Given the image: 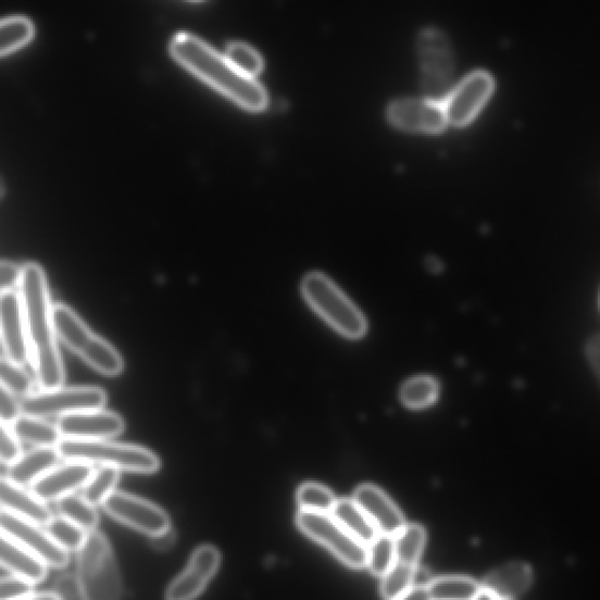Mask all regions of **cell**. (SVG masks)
I'll list each match as a JSON object with an SVG mask.
<instances>
[{
  "label": "cell",
  "instance_id": "d4e9b609",
  "mask_svg": "<svg viewBox=\"0 0 600 600\" xmlns=\"http://www.w3.org/2000/svg\"><path fill=\"white\" fill-rule=\"evenodd\" d=\"M59 515L78 524L87 533L97 530L99 524V514L96 505L88 502L82 495L74 492L65 495L62 499L55 501Z\"/></svg>",
  "mask_w": 600,
  "mask_h": 600
},
{
  "label": "cell",
  "instance_id": "5bb4252c",
  "mask_svg": "<svg viewBox=\"0 0 600 600\" xmlns=\"http://www.w3.org/2000/svg\"><path fill=\"white\" fill-rule=\"evenodd\" d=\"M493 80L487 72H475L464 79L443 103L448 124L463 127L483 110L493 91Z\"/></svg>",
  "mask_w": 600,
  "mask_h": 600
},
{
  "label": "cell",
  "instance_id": "f1b7e54d",
  "mask_svg": "<svg viewBox=\"0 0 600 600\" xmlns=\"http://www.w3.org/2000/svg\"><path fill=\"white\" fill-rule=\"evenodd\" d=\"M439 397V384L430 377H416L401 388L400 398L404 407L422 410L430 407Z\"/></svg>",
  "mask_w": 600,
  "mask_h": 600
},
{
  "label": "cell",
  "instance_id": "9c48e42d",
  "mask_svg": "<svg viewBox=\"0 0 600 600\" xmlns=\"http://www.w3.org/2000/svg\"><path fill=\"white\" fill-rule=\"evenodd\" d=\"M24 414L39 417L62 416L107 407L108 395L100 387H59L40 389L21 399Z\"/></svg>",
  "mask_w": 600,
  "mask_h": 600
},
{
  "label": "cell",
  "instance_id": "7c38bea8",
  "mask_svg": "<svg viewBox=\"0 0 600 600\" xmlns=\"http://www.w3.org/2000/svg\"><path fill=\"white\" fill-rule=\"evenodd\" d=\"M0 332L4 355L11 362L22 366L33 362L20 290L2 291L0 296Z\"/></svg>",
  "mask_w": 600,
  "mask_h": 600
},
{
  "label": "cell",
  "instance_id": "6da1fadb",
  "mask_svg": "<svg viewBox=\"0 0 600 600\" xmlns=\"http://www.w3.org/2000/svg\"><path fill=\"white\" fill-rule=\"evenodd\" d=\"M23 299L33 365L40 389L62 387L65 370L58 348L53 307L47 274L34 262L23 265L20 287Z\"/></svg>",
  "mask_w": 600,
  "mask_h": 600
},
{
  "label": "cell",
  "instance_id": "b9f144b4",
  "mask_svg": "<svg viewBox=\"0 0 600 600\" xmlns=\"http://www.w3.org/2000/svg\"><path fill=\"white\" fill-rule=\"evenodd\" d=\"M589 363L600 382V335L595 336L587 345Z\"/></svg>",
  "mask_w": 600,
  "mask_h": 600
},
{
  "label": "cell",
  "instance_id": "7402d4cb",
  "mask_svg": "<svg viewBox=\"0 0 600 600\" xmlns=\"http://www.w3.org/2000/svg\"><path fill=\"white\" fill-rule=\"evenodd\" d=\"M62 459L57 447H36L8 466L7 476L21 486H32Z\"/></svg>",
  "mask_w": 600,
  "mask_h": 600
},
{
  "label": "cell",
  "instance_id": "ba28073f",
  "mask_svg": "<svg viewBox=\"0 0 600 600\" xmlns=\"http://www.w3.org/2000/svg\"><path fill=\"white\" fill-rule=\"evenodd\" d=\"M297 524L300 530L335 553L345 564L355 568L367 566L368 547L345 529L333 514L300 509Z\"/></svg>",
  "mask_w": 600,
  "mask_h": 600
},
{
  "label": "cell",
  "instance_id": "ac0fdd59",
  "mask_svg": "<svg viewBox=\"0 0 600 600\" xmlns=\"http://www.w3.org/2000/svg\"><path fill=\"white\" fill-rule=\"evenodd\" d=\"M353 500L364 510L379 534L397 536L407 525L398 507L377 487L360 486Z\"/></svg>",
  "mask_w": 600,
  "mask_h": 600
},
{
  "label": "cell",
  "instance_id": "30bf717a",
  "mask_svg": "<svg viewBox=\"0 0 600 600\" xmlns=\"http://www.w3.org/2000/svg\"><path fill=\"white\" fill-rule=\"evenodd\" d=\"M101 507L112 518L149 537L172 529L171 517L162 508L125 491L115 490Z\"/></svg>",
  "mask_w": 600,
  "mask_h": 600
},
{
  "label": "cell",
  "instance_id": "52a82bcc",
  "mask_svg": "<svg viewBox=\"0 0 600 600\" xmlns=\"http://www.w3.org/2000/svg\"><path fill=\"white\" fill-rule=\"evenodd\" d=\"M417 51L426 99L443 104L454 89V60L448 39L439 29H425L418 38Z\"/></svg>",
  "mask_w": 600,
  "mask_h": 600
},
{
  "label": "cell",
  "instance_id": "bcb514c9",
  "mask_svg": "<svg viewBox=\"0 0 600 600\" xmlns=\"http://www.w3.org/2000/svg\"><path fill=\"white\" fill-rule=\"evenodd\" d=\"M191 2H201V0H191Z\"/></svg>",
  "mask_w": 600,
  "mask_h": 600
},
{
  "label": "cell",
  "instance_id": "83f0119b",
  "mask_svg": "<svg viewBox=\"0 0 600 600\" xmlns=\"http://www.w3.org/2000/svg\"><path fill=\"white\" fill-rule=\"evenodd\" d=\"M120 473L122 471L113 466L98 467L83 488V497L96 507L102 505L116 490Z\"/></svg>",
  "mask_w": 600,
  "mask_h": 600
},
{
  "label": "cell",
  "instance_id": "44dd1931",
  "mask_svg": "<svg viewBox=\"0 0 600 600\" xmlns=\"http://www.w3.org/2000/svg\"><path fill=\"white\" fill-rule=\"evenodd\" d=\"M0 564L11 575L34 585L43 582L48 576L49 565L47 563L3 533L0 535Z\"/></svg>",
  "mask_w": 600,
  "mask_h": 600
},
{
  "label": "cell",
  "instance_id": "836d02e7",
  "mask_svg": "<svg viewBox=\"0 0 600 600\" xmlns=\"http://www.w3.org/2000/svg\"><path fill=\"white\" fill-rule=\"evenodd\" d=\"M0 385L23 399L34 393L35 383L24 366L11 362L5 355L0 363Z\"/></svg>",
  "mask_w": 600,
  "mask_h": 600
},
{
  "label": "cell",
  "instance_id": "f546056e",
  "mask_svg": "<svg viewBox=\"0 0 600 600\" xmlns=\"http://www.w3.org/2000/svg\"><path fill=\"white\" fill-rule=\"evenodd\" d=\"M395 538L397 561L416 566L426 543V532L422 525H404Z\"/></svg>",
  "mask_w": 600,
  "mask_h": 600
},
{
  "label": "cell",
  "instance_id": "74e56055",
  "mask_svg": "<svg viewBox=\"0 0 600 600\" xmlns=\"http://www.w3.org/2000/svg\"><path fill=\"white\" fill-rule=\"evenodd\" d=\"M23 414L21 398L13 395L5 386L0 385V420L12 425Z\"/></svg>",
  "mask_w": 600,
  "mask_h": 600
},
{
  "label": "cell",
  "instance_id": "8d00e7d4",
  "mask_svg": "<svg viewBox=\"0 0 600 600\" xmlns=\"http://www.w3.org/2000/svg\"><path fill=\"white\" fill-rule=\"evenodd\" d=\"M21 442L10 425L2 423V429H0V460H2L4 466H10L24 454Z\"/></svg>",
  "mask_w": 600,
  "mask_h": 600
},
{
  "label": "cell",
  "instance_id": "ee69618b",
  "mask_svg": "<svg viewBox=\"0 0 600 600\" xmlns=\"http://www.w3.org/2000/svg\"><path fill=\"white\" fill-rule=\"evenodd\" d=\"M433 579L429 578L428 573L424 568L415 567L412 588H428Z\"/></svg>",
  "mask_w": 600,
  "mask_h": 600
},
{
  "label": "cell",
  "instance_id": "8992f818",
  "mask_svg": "<svg viewBox=\"0 0 600 600\" xmlns=\"http://www.w3.org/2000/svg\"><path fill=\"white\" fill-rule=\"evenodd\" d=\"M302 290L311 308L340 335L359 339L366 334L367 323L363 313L326 276L308 275Z\"/></svg>",
  "mask_w": 600,
  "mask_h": 600
},
{
  "label": "cell",
  "instance_id": "3957f363",
  "mask_svg": "<svg viewBox=\"0 0 600 600\" xmlns=\"http://www.w3.org/2000/svg\"><path fill=\"white\" fill-rule=\"evenodd\" d=\"M53 321L59 340L87 365L107 377H116L124 371L122 354L108 340L96 335L73 309L54 304Z\"/></svg>",
  "mask_w": 600,
  "mask_h": 600
},
{
  "label": "cell",
  "instance_id": "e575fe53",
  "mask_svg": "<svg viewBox=\"0 0 600 600\" xmlns=\"http://www.w3.org/2000/svg\"><path fill=\"white\" fill-rule=\"evenodd\" d=\"M297 500L300 509L324 514H333L337 503L333 491L318 484H305L300 487Z\"/></svg>",
  "mask_w": 600,
  "mask_h": 600
},
{
  "label": "cell",
  "instance_id": "2e32d148",
  "mask_svg": "<svg viewBox=\"0 0 600 600\" xmlns=\"http://www.w3.org/2000/svg\"><path fill=\"white\" fill-rule=\"evenodd\" d=\"M388 118L397 128L414 133H439L448 125L443 104L428 99L396 101Z\"/></svg>",
  "mask_w": 600,
  "mask_h": 600
},
{
  "label": "cell",
  "instance_id": "d6a6232c",
  "mask_svg": "<svg viewBox=\"0 0 600 600\" xmlns=\"http://www.w3.org/2000/svg\"><path fill=\"white\" fill-rule=\"evenodd\" d=\"M47 530L54 541L67 551H78L87 537V532L68 518L58 515L47 525Z\"/></svg>",
  "mask_w": 600,
  "mask_h": 600
},
{
  "label": "cell",
  "instance_id": "8fae6325",
  "mask_svg": "<svg viewBox=\"0 0 600 600\" xmlns=\"http://www.w3.org/2000/svg\"><path fill=\"white\" fill-rule=\"evenodd\" d=\"M0 528L3 534L36 553L49 566L64 568L68 565L70 551L60 547L42 525L14 515L2 508Z\"/></svg>",
  "mask_w": 600,
  "mask_h": 600
},
{
  "label": "cell",
  "instance_id": "484cf974",
  "mask_svg": "<svg viewBox=\"0 0 600 600\" xmlns=\"http://www.w3.org/2000/svg\"><path fill=\"white\" fill-rule=\"evenodd\" d=\"M482 584L470 577L449 576L433 579L428 585L432 599H477Z\"/></svg>",
  "mask_w": 600,
  "mask_h": 600
},
{
  "label": "cell",
  "instance_id": "ffe728a7",
  "mask_svg": "<svg viewBox=\"0 0 600 600\" xmlns=\"http://www.w3.org/2000/svg\"><path fill=\"white\" fill-rule=\"evenodd\" d=\"M0 503L9 512L47 527L53 518L47 502L40 500L33 490L13 483L8 476L0 479Z\"/></svg>",
  "mask_w": 600,
  "mask_h": 600
},
{
  "label": "cell",
  "instance_id": "7a4b0ae2",
  "mask_svg": "<svg viewBox=\"0 0 600 600\" xmlns=\"http://www.w3.org/2000/svg\"><path fill=\"white\" fill-rule=\"evenodd\" d=\"M171 53L179 64L245 110L261 112L266 108L265 89L199 38L189 34L176 35Z\"/></svg>",
  "mask_w": 600,
  "mask_h": 600
},
{
  "label": "cell",
  "instance_id": "f6af8a7d",
  "mask_svg": "<svg viewBox=\"0 0 600 600\" xmlns=\"http://www.w3.org/2000/svg\"><path fill=\"white\" fill-rule=\"evenodd\" d=\"M39 599L50 600V599H59V598L53 591H39V592L34 591L25 598V600H39Z\"/></svg>",
  "mask_w": 600,
  "mask_h": 600
},
{
  "label": "cell",
  "instance_id": "ab89813d",
  "mask_svg": "<svg viewBox=\"0 0 600 600\" xmlns=\"http://www.w3.org/2000/svg\"><path fill=\"white\" fill-rule=\"evenodd\" d=\"M59 599H84L82 585L77 574H65L60 576L52 590Z\"/></svg>",
  "mask_w": 600,
  "mask_h": 600
},
{
  "label": "cell",
  "instance_id": "277c9868",
  "mask_svg": "<svg viewBox=\"0 0 600 600\" xmlns=\"http://www.w3.org/2000/svg\"><path fill=\"white\" fill-rule=\"evenodd\" d=\"M77 552V576L84 599L122 598L124 582L108 537L98 530L89 532Z\"/></svg>",
  "mask_w": 600,
  "mask_h": 600
},
{
  "label": "cell",
  "instance_id": "603a6c76",
  "mask_svg": "<svg viewBox=\"0 0 600 600\" xmlns=\"http://www.w3.org/2000/svg\"><path fill=\"white\" fill-rule=\"evenodd\" d=\"M10 427L22 442L35 447H57L64 439L57 424L35 415L23 413Z\"/></svg>",
  "mask_w": 600,
  "mask_h": 600
},
{
  "label": "cell",
  "instance_id": "9a60e30c",
  "mask_svg": "<svg viewBox=\"0 0 600 600\" xmlns=\"http://www.w3.org/2000/svg\"><path fill=\"white\" fill-rule=\"evenodd\" d=\"M57 426L63 438L75 440H111L125 430L124 418L103 409L59 416Z\"/></svg>",
  "mask_w": 600,
  "mask_h": 600
},
{
  "label": "cell",
  "instance_id": "60d3db41",
  "mask_svg": "<svg viewBox=\"0 0 600 600\" xmlns=\"http://www.w3.org/2000/svg\"><path fill=\"white\" fill-rule=\"evenodd\" d=\"M23 278V265L3 260L0 263V287L2 291L20 290Z\"/></svg>",
  "mask_w": 600,
  "mask_h": 600
},
{
  "label": "cell",
  "instance_id": "e0dca14e",
  "mask_svg": "<svg viewBox=\"0 0 600 600\" xmlns=\"http://www.w3.org/2000/svg\"><path fill=\"white\" fill-rule=\"evenodd\" d=\"M95 470L92 463L66 460L39 477L29 488L43 502H55L83 489Z\"/></svg>",
  "mask_w": 600,
  "mask_h": 600
},
{
  "label": "cell",
  "instance_id": "f35d334b",
  "mask_svg": "<svg viewBox=\"0 0 600 600\" xmlns=\"http://www.w3.org/2000/svg\"><path fill=\"white\" fill-rule=\"evenodd\" d=\"M34 591V584L17 576L12 575L0 582V599L2 600H25Z\"/></svg>",
  "mask_w": 600,
  "mask_h": 600
},
{
  "label": "cell",
  "instance_id": "7bdbcfd3",
  "mask_svg": "<svg viewBox=\"0 0 600 600\" xmlns=\"http://www.w3.org/2000/svg\"><path fill=\"white\" fill-rule=\"evenodd\" d=\"M150 538H152V546L154 548H157L158 550H164V549H168L171 546L174 545L176 536L171 529L166 533H163Z\"/></svg>",
  "mask_w": 600,
  "mask_h": 600
},
{
  "label": "cell",
  "instance_id": "4316f807",
  "mask_svg": "<svg viewBox=\"0 0 600 600\" xmlns=\"http://www.w3.org/2000/svg\"><path fill=\"white\" fill-rule=\"evenodd\" d=\"M35 27L23 17L5 18L0 25V54L7 57L25 47L34 38Z\"/></svg>",
  "mask_w": 600,
  "mask_h": 600
},
{
  "label": "cell",
  "instance_id": "d590c367",
  "mask_svg": "<svg viewBox=\"0 0 600 600\" xmlns=\"http://www.w3.org/2000/svg\"><path fill=\"white\" fill-rule=\"evenodd\" d=\"M225 57L229 62L248 77L254 78L263 70V60L261 55L242 42L229 45Z\"/></svg>",
  "mask_w": 600,
  "mask_h": 600
},
{
  "label": "cell",
  "instance_id": "4dcf8cb0",
  "mask_svg": "<svg viewBox=\"0 0 600 600\" xmlns=\"http://www.w3.org/2000/svg\"><path fill=\"white\" fill-rule=\"evenodd\" d=\"M397 562L396 538L379 534L368 546L367 566L375 576L383 577Z\"/></svg>",
  "mask_w": 600,
  "mask_h": 600
},
{
  "label": "cell",
  "instance_id": "d6986e66",
  "mask_svg": "<svg viewBox=\"0 0 600 600\" xmlns=\"http://www.w3.org/2000/svg\"><path fill=\"white\" fill-rule=\"evenodd\" d=\"M532 583L533 572L528 564L509 563L486 577L478 598L516 599L529 590Z\"/></svg>",
  "mask_w": 600,
  "mask_h": 600
},
{
  "label": "cell",
  "instance_id": "cb8c5ba5",
  "mask_svg": "<svg viewBox=\"0 0 600 600\" xmlns=\"http://www.w3.org/2000/svg\"><path fill=\"white\" fill-rule=\"evenodd\" d=\"M333 516L350 532L360 542L370 546L374 538L379 535L377 528L372 523L364 510L359 507L354 500L337 501Z\"/></svg>",
  "mask_w": 600,
  "mask_h": 600
},
{
  "label": "cell",
  "instance_id": "4fadbf2b",
  "mask_svg": "<svg viewBox=\"0 0 600 600\" xmlns=\"http://www.w3.org/2000/svg\"><path fill=\"white\" fill-rule=\"evenodd\" d=\"M222 554L217 548L203 545L195 550L184 570L170 585L164 597L170 600H188L199 597L221 566Z\"/></svg>",
  "mask_w": 600,
  "mask_h": 600
},
{
  "label": "cell",
  "instance_id": "1f68e13d",
  "mask_svg": "<svg viewBox=\"0 0 600 600\" xmlns=\"http://www.w3.org/2000/svg\"><path fill=\"white\" fill-rule=\"evenodd\" d=\"M417 566V565H416ZM397 561L383 576L380 592L385 599L407 598L412 589L415 567Z\"/></svg>",
  "mask_w": 600,
  "mask_h": 600
},
{
  "label": "cell",
  "instance_id": "5b68a950",
  "mask_svg": "<svg viewBox=\"0 0 600 600\" xmlns=\"http://www.w3.org/2000/svg\"><path fill=\"white\" fill-rule=\"evenodd\" d=\"M63 460L97 463L120 471L137 474H154L161 467L159 457L145 447L109 440L63 439L57 446Z\"/></svg>",
  "mask_w": 600,
  "mask_h": 600
}]
</instances>
